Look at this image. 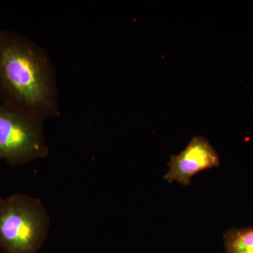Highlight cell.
<instances>
[{
    "instance_id": "cell-5",
    "label": "cell",
    "mask_w": 253,
    "mask_h": 253,
    "mask_svg": "<svg viewBox=\"0 0 253 253\" xmlns=\"http://www.w3.org/2000/svg\"><path fill=\"white\" fill-rule=\"evenodd\" d=\"M224 238L226 253H253V227L229 229Z\"/></svg>"
},
{
    "instance_id": "cell-4",
    "label": "cell",
    "mask_w": 253,
    "mask_h": 253,
    "mask_svg": "<svg viewBox=\"0 0 253 253\" xmlns=\"http://www.w3.org/2000/svg\"><path fill=\"white\" fill-rule=\"evenodd\" d=\"M219 166L220 158L210 141L204 136H195L180 154L171 156L164 179L189 186L198 173Z\"/></svg>"
},
{
    "instance_id": "cell-1",
    "label": "cell",
    "mask_w": 253,
    "mask_h": 253,
    "mask_svg": "<svg viewBox=\"0 0 253 253\" xmlns=\"http://www.w3.org/2000/svg\"><path fill=\"white\" fill-rule=\"evenodd\" d=\"M0 100L44 120L59 116L56 71L44 48L0 29Z\"/></svg>"
},
{
    "instance_id": "cell-3",
    "label": "cell",
    "mask_w": 253,
    "mask_h": 253,
    "mask_svg": "<svg viewBox=\"0 0 253 253\" xmlns=\"http://www.w3.org/2000/svg\"><path fill=\"white\" fill-rule=\"evenodd\" d=\"M44 121L24 111L0 105V160L12 167L45 158L49 148Z\"/></svg>"
},
{
    "instance_id": "cell-6",
    "label": "cell",
    "mask_w": 253,
    "mask_h": 253,
    "mask_svg": "<svg viewBox=\"0 0 253 253\" xmlns=\"http://www.w3.org/2000/svg\"><path fill=\"white\" fill-rule=\"evenodd\" d=\"M0 181H1V174H0ZM1 199V196H0V200Z\"/></svg>"
},
{
    "instance_id": "cell-2",
    "label": "cell",
    "mask_w": 253,
    "mask_h": 253,
    "mask_svg": "<svg viewBox=\"0 0 253 253\" xmlns=\"http://www.w3.org/2000/svg\"><path fill=\"white\" fill-rule=\"evenodd\" d=\"M49 226L41 200L24 194L0 200V249L4 253H38Z\"/></svg>"
}]
</instances>
